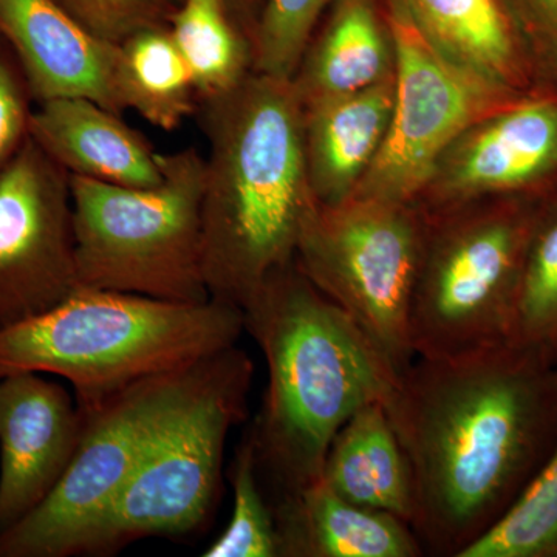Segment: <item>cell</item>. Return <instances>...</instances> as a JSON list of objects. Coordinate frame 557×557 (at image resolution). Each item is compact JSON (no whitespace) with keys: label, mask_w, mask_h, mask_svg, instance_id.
I'll list each match as a JSON object with an SVG mask.
<instances>
[{"label":"cell","mask_w":557,"mask_h":557,"mask_svg":"<svg viewBox=\"0 0 557 557\" xmlns=\"http://www.w3.org/2000/svg\"><path fill=\"white\" fill-rule=\"evenodd\" d=\"M384 405L412 469V530L434 556L490 533L557 445L556 364L511 341L417 357Z\"/></svg>","instance_id":"cell-1"},{"label":"cell","mask_w":557,"mask_h":557,"mask_svg":"<svg viewBox=\"0 0 557 557\" xmlns=\"http://www.w3.org/2000/svg\"><path fill=\"white\" fill-rule=\"evenodd\" d=\"M200 102L205 281L211 299L242 310L295 262L319 207L304 156V104L292 79L258 72Z\"/></svg>","instance_id":"cell-2"},{"label":"cell","mask_w":557,"mask_h":557,"mask_svg":"<svg viewBox=\"0 0 557 557\" xmlns=\"http://www.w3.org/2000/svg\"><path fill=\"white\" fill-rule=\"evenodd\" d=\"M242 313L269 379L249 432L260 474L284 496L321 479L336 432L362 406L386 403L398 375L296 262L274 271Z\"/></svg>","instance_id":"cell-3"},{"label":"cell","mask_w":557,"mask_h":557,"mask_svg":"<svg viewBox=\"0 0 557 557\" xmlns=\"http://www.w3.org/2000/svg\"><path fill=\"white\" fill-rule=\"evenodd\" d=\"M244 332L239 307L220 300L185 304L76 288L46 313L0 330V379L58 376L86 410L138 381L237 346Z\"/></svg>","instance_id":"cell-4"},{"label":"cell","mask_w":557,"mask_h":557,"mask_svg":"<svg viewBox=\"0 0 557 557\" xmlns=\"http://www.w3.org/2000/svg\"><path fill=\"white\" fill-rule=\"evenodd\" d=\"M255 362L233 346L188 370L113 507L81 555H112L148 537L193 533L218 496L230 431L248 416Z\"/></svg>","instance_id":"cell-5"},{"label":"cell","mask_w":557,"mask_h":557,"mask_svg":"<svg viewBox=\"0 0 557 557\" xmlns=\"http://www.w3.org/2000/svg\"><path fill=\"white\" fill-rule=\"evenodd\" d=\"M163 180L126 188L70 175L78 288L172 302L211 299L203 271L205 157L161 153Z\"/></svg>","instance_id":"cell-6"},{"label":"cell","mask_w":557,"mask_h":557,"mask_svg":"<svg viewBox=\"0 0 557 557\" xmlns=\"http://www.w3.org/2000/svg\"><path fill=\"white\" fill-rule=\"evenodd\" d=\"M542 196L418 208L424 230L410 306L416 357H457L509 339Z\"/></svg>","instance_id":"cell-7"},{"label":"cell","mask_w":557,"mask_h":557,"mask_svg":"<svg viewBox=\"0 0 557 557\" xmlns=\"http://www.w3.org/2000/svg\"><path fill=\"white\" fill-rule=\"evenodd\" d=\"M424 215L413 203L350 199L318 207L295 262L401 375L416 359L410 306Z\"/></svg>","instance_id":"cell-8"},{"label":"cell","mask_w":557,"mask_h":557,"mask_svg":"<svg viewBox=\"0 0 557 557\" xmlns=\"http://www.w3.org/2000/svg\"><path fill=\"white\" fill-rule=\"evenodd\" d=\"M193 366L138 381L95 408L79 409L84 429L75 456L42 504L0 531V557L81 555L119 498Z\"/></svg>","instance_id":"cell-9"},{"label":"cell","mask_w":557,"mask_h":557,"mask_svg":"<svg viewBox=\"0 0 557 557\" xmlns=\"http://www.w3.org/2000/svg\"><path fill=\"white\" fill-rule=\"evenodd\" d=\"M384 2L397 49L394 113L380 156L351 199L412 203L461 131L525 95L458 67L417 30L398 0Z\"/></svg>","instance_id":"cell-10"},{"label":"cell","mask_w":557,"mask_h":557,"mask_svg":"<svg viewBox=\"0 0 557 557\" xmlns=\"http://www.w3.org/2000/svg\"><path fill=\"white\" fill-rule=\"evenodd\" d=\"M78 288L69 172L32 137L0 172V330Z\"/></svg>","instance_id":"cell-11"},{"label":"cell","mask_w":557,"mask_h":557,"mask_svg":"<svg viewBox=\"0 0 557 557\" xmlns=\"http://www.w3.org/2000/svg\"><path fill=\"white\" fill-rule=\"evenodd\" d=\"M556 178L557 91L542 89L461 131L412 203L432 212L491 197L542 196Z\"/></svg>","instance_id":"cell-12"},{"label":"cell","mask_w":557,"mask_h":557,"mask_svg":"<svg viewBox=\"0 0 557 557\" xmlns=\"http://www.w3.org/2000/svg\"><path fill=\"white\" fill-rule=\"evenodd\" d=\"M75 395L44 373L0 379V531L42 504L78 448Z\"/></svg>","instance_id":"cell-13"},{"label":"cell","mask_w":557,"mask_h":557,"mask_svg":"<svg viewBox=\"0 0 557 557\" xmlns=\"http://www.w3.org/2000/svg\"><path fill=\"white\" fill-rule=\"evenodd\" d=\"M0 38L38 104L86 98L123 115L115 87L119 44L95 35L57 0H0Z\"/></svg>","instance_id":"cell-14"},{"label":"cell","mask_w":557,"mask_h":557,"mask_svg":"<svg viewBox=\"0 0 557 557\" xmlns=\"http://www.w3.org/2000/svg\"><path fill=\"white\" fill-rule=\"evenodd\" d=\"M443 54L471 75L527 95L545 89L533 51L508 0H398Z\"/></svg>","instance_id":"cell-15"},{"label":"cell","mask_w":557,"mask_h":557,"mask_svg":"<svg viewBox=\"0 0 557 557\" xmlns=\"http://www.w3.org/2000/svg\"><path fill=\"white\" fill-rule=\"evenodd\" d=\"M30 137L69 175L126 188H150L163 180L161 153L148 138L86 98L39 102Z\"/></svg>","instance_id":"cell-16"},{"label":"cell","mask_w":557,"mask_h":557,"mask_svg":"<svg viewBox=\"0 0 557 557\" xmlns=\"http://www.w3.org/2000/svg\"><path fill=\"white\" fill-rule=\"evenodd\" d=\"M394 78L368 89L304 104V156L319 207L354 197L386 141L395 104Z\"/></svg>","instance_id":"cell-17"},{"label":"cell","mask_w":557,"mask_h":557,"mask_svg":"<svg viewBox=\"0 0 557 557\" xmlns=\"http://www.w3.org/2000/svg\"><path fill=\"white\" fill-rule=\"evenodd\" d=\"M278 557H420L405 520L351 504L321 479L271 502Z\"/></svg>","instance_id":"cell-18"},{"label":"cell","mask_w":557,"mask_h":557,"mask_svg":"<svg viewBox=\"0 0 557 557\" xmlns=\"http://www.w3.org/2000/svg\"><path fill=\"white\" fill-rule=\"evenodd\" d=\"M397 49L384 0H336L292 81L302 104L394 78Z\"/></svg>","instance_id":"cell-19"},{"label":"cell","mask_w":557,"mask_h":557,"mask_svg":"<svg viewBox=\"0 0 557 557\" xmlns=\"http://www.w3.org/2000/svg\"><path fill=\"white\" fill-rule=\"evenodd\" d=\"M321 480L359 507L387 512L412 527V469L384 401L358 409L330 443Z\"/></svg>","instance_id":"cell-20"},{"label":"cell","mask_w":557,"mask_h":557,"mask_svg":"<svg viewBox=\"0 0 557 557\" xmlns=\"http://www.w3.org/2000/svg\"><path fill=\"white\" fill-rule=\"evenodd\" d=\"M121 110H135L157 129H177L197 109V90L168 25L141 28L119 44L115 69Z\"/></svg>","instance_id":"cell-21"},{"label":"cell","mask_w":557,"mask_h":557,"mask_svg":"<svg viewBox=\"0 0 557 557\" xmlns=\"http://www.w3.org/2000/svg\"><path fill=\"white\" fill-rule=\"evenodd\" d=\"M168 27L188 64L199 101L228 94L255 72L251 39L225 0H182Z\"/></svg>","instance_id":"cell-22"},{"label":"cell","mask_w":557,"mask_h":557,"mask_svg":"<svg viewBox=\"0 0 557 557\" xmlns=\"http://www.w3.org/2000/svg\"><path fill=\"white\" fill-rule=\"evenodd\" d=\"M508 341L557 364V183L539 200Z\"/></svg>","instance_id":"cell-23"},{"label":"cell","mask_w":557,"mask_h":557,"mask_svg":"<svg viewBox=\"0 0 557 557\" xmlns=\"http://www.w3.org/2000/svg\"><path fill=\"white\" fill-rule=\"evenodd\" d=\"M461 557H557V445L504 519Z\"/></svg>","instance_id":"cell-24"},{"label":"cell","mask_w":557,"mask_h":557,"mask_svg":"<svg viewBox=\"0 0 557 557\" xmlns=\"http://www.w3.org/2000/svg\"><path fill=\"white\" fill-rule=\"evenodd\" d=\"M233 512L225 531L207 549L203 557H278L273 505L260 485L258 453L251 432L237 448L231 468Z\"/></svg>","instance_id":"cell-25"},{"label":"cell","mask_w":557,"mask_h":557,"mask_svg":"<svg viewBox=\"0 0 557 557\" xmlns=\"http://www.w3.org/2000/svg\"><path fill=\"white\" fill-rule=\"evenodd\" d=\"M336 0H263L252 38L255 72L292 79L322 17Z\"/></svg>","instance_id":"cell-26"},{"label":"cell","mask_w":557,"mask_h":557,"mask_svg":"<svg viewBox=\"0 0 557 557\" xmlns=\"http://www.w3.org/2000/svg\"><path fill=\"white\" fill-rule=\"evenodd\" d=\"M81 24L120 44L141 28L168 25L182 0H57Z\"/></svg>","instance_id":"cell-27"},{"label":"cell","mask_w":557,"mask_h":557,"mask_svg":"<svg viewBox=\"0 0 557 557\" xmlns=\"http://www.w3.org/2000/svg\"><path fill=\"white\" fill-rule=\"evenodd\" d=\"M30 100L21 69L0 50V172L30 137Z\"/></svg>","instance_id":"cell-28"},{"label":"cell","mask_w":557,"mask_h":557,"mask_svg":"<svg viewBox=\"0 0 557 557\" xmlns=\"http://www.w3.org/2000/svg\"><path fill=\"white\" fill-rule=\"evenodd\" d=\"M536 60L545 89L557 91V0H508Z\"/></svg>","instance_id":"cell-29"},{"label":"cell","mask_w":557,"mask_h":557,"mask_svg":"<svg viewBox=\"0 0 557 557\" xmlns=\"http://www.w3.org/2000/svg\"><path fill=\"white\" fill-rule=\"evenodd\" d=\"M225 2L252 42L263 0H225Z\"/></svg>","instance_id":"cell-30"},{"label":"cell","mask_w":557,"mask_h":557,"mask_svg":"<svg viewBox=\"0 0 557 557\" xmlns=\"http://www.w3.org/2000/svg\"><path fill=\"white\" fill-rule=\"evenodd\" d=\"M556 369H557V364H556Z\"/></svg>","instance_id":"cell-31"}]
</instances>
